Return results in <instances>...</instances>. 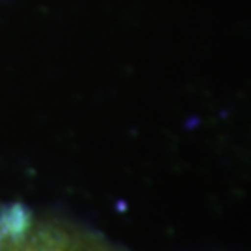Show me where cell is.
I'll use <instances>...</instances> for the list:
<instances>
[{
	"instance_id": "cell-1",
	"label": "cell",
	"mask_w": 251,
	"mask_h": 251,
	"mask_svg": "<svg viewBox=\"0 0 251 251\" xmlns=\"http://www.w3.org/2000/svg\"><path fill=\"white\" fill-rule=\"evenodd\" d=\"M0 251H110L93 236L21 205L0 206Z\"/></svg>"
}]
</instances>
